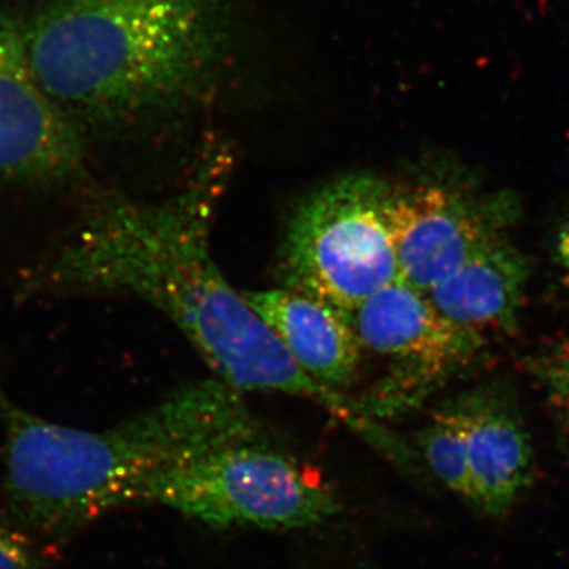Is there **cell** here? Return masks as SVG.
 <instances>
[{
	"label": "cell",
	"mask_w": 569,
	"mask_h": 569,
	"mask_svg": "<svg viewBox=\"0 0 569 569\" xmlns=\"http://www.w3.org/2000/svg\"><path fill=\"white\" fill-rule=\"evenodd\" d=\"M227 176L228 163L216 156L162 203L103 197L26 277L22 291L140 299L170 318L213 377L239 395L310 400L381 456L391 455L396 433L370 418L356 397L310 380L213 260L211 224Z\"/></svg>",
	"instance_id": "1"
},
{
	"label": "cell",
	"mask_w": 569,
	"mask_h": 569,
	"mask_svg": "<svg viewBox=\"0 0 569 569\" xmlns=\"http://www.w3.org/2000/svg\"><path fill=\"white\" fill-rule=\"evenodd\" d=\"M0 425L7 508L29 533L50 538L141 505L151 482L204 452L258 438L244 396L216 377L103 430L37 417L0 383Z\"/></svg>",
	"instance_id": "2"
},
{
	"label": "cell",
	"mask_w": 569,
	"mask_h": 569,
	"mask_svg": "<svg viewBox=\"0 0 569 569\" xmlns=\"http://www.w3.org/2000/svg\"><path fill=\"white\" fill-rule=\"evenodd\" d=\"M223 40L219 0H44L22 31L33 77L88 146L190 102Z\"/></svg>",
	"instance_id": "3"
},
{
	"label": "cell",
	"mask_w": 569,
	"mask_h": 569,
	"mask_svg": "<svg viewBox=\"0 0 569 569\" xmlns=\"http://www.w3.org/2000/svg\"><path fill=\"white\" fill-rule=\"evenodd\" d=\"M391 182L369 173L337 178L296 208L279 254L280 287L353 316L399 280L389 227Z\"/></svg>",
	"instance_id": "4"
},
{
	"label": "cell",
	"mask_w": 569,
	"mask_h": 569,
	"mask_svg": "<svg viewBox=\"0 0 569 569\" xmlns=\"http://www.w3.org/2000/svg\"><path fill=\"white\" fill-rule=\"evenodd\" d=\"M141 505L173 509L217 529L320 526L340 512L335 490L258 438L212 449L149 485Z\"/></svg>",
	"instance_id": "5"
},
{
	"label": "cell",
	"mask_w": 569,
	"mask_h": 569,
	"mask_svg": "<svg viewBox=\"0 0 569 569\" xmlns=\"http://www.w3.org/2000/svg\"><path fill=\"white\" fill-rule=\"evenodd\" d=\"M362 370L372 380L359 406L385 425L406 418L473 362L482 343L448 323L427 295L397 282L378 291L351 316Z\"/></svg>",
	"instance_id": "6"
},
{
	"label": "cell",
	"mask_w": 569,
	"mask_h": 569,
	"mask_svg": "<svg viewBox=\"0 0 569 569\" xmlns=\"http://www.w3.org/2000/svg\"><path fill=\"white\" fill-rule=\"evenodd\" d=\"M88 148L33 77L22 32L0 20V183L81 181Z\"/></svg>",
	"instance_id": "7"
},
{
	"label": "cell",
	"mask_w": 569,
	"mask_h": 569,
	"mask_svg": "<svg viewBox=\"0 0 569 569\" xmlns=\"http://www.w3.org/2000/svg\"><path fill=\"white\" fill-rule=\"evenodd\" d=\"M388 212L399 280L425 295L500 233L485 204L443 182L391 183Z\"/></svg>",
	"instance_id": "8"
},
{
	"label": "cell",
	"mask_w": 569,
	"mask_h": 569,
	"mask_svg": "<svg viewBox=\"0 0 569 569\" xmlns=\"http://www.w3.org/2000/svg\"><path fill=\"white\" fill-rule=\"evenodd\" d=\"M242 293L310 380L355 397L351 392L361 385L362 358L350 316L290 288Z\"/></svg>",
	"instance_id": "9"
},
{
	"label": "cell",
	"mask_w": 569,
	"mask_h": 569,
	"mask_svg": "<svg viewBox=\"0 0 569 569\" xmlns=\"http://www.w3.org/2000/svg\"><path fill=\"white\" fill-rule=\"evenodd\" d=\"M458 400L473 486L471 507L490 518H503L531 481L529 433L507 392L479 388Z\"/></svg>",
	"instance_id": "10"
},
{
	"label": "cell",
	"mask_w": 569,
	"mask_h": 569,
	"mask_svg": "<svg viewBox=\"0 0 569 569\" xmlns=\"http://www.w3.org/2000/svg\"><path fill=\"white\" fill-rule=\"evenodd\" d=\"M527 279L526 258L498 233L427 298L448 323L486 342L490 332L515 328Z\"/></svg>",
	"instance_id": "11"
},
{
	"label": "cell",
	"mask_w": 569,
	"mask_h": 569,
	"mask_svg": "<svg viewBox=\"0 0 569 569\" xmlns=\"http://www.w3.org/2000/svg\"><path fill=\"white\" fill-rule=\"evenodd\" d=\"M417 451L422 466L443 482L452 493L473 503L470 468H468L466 432L458 397L436 408L419 430Z\"/></svg>",
	"instance_id": "12"
},
{
	"label": "cell",
	"mask_w": 569,
	"mask_h": 569,
	"mask_svg": "<svg viewBox=\"0 0 569 569\" xmlns=\"http://www.w3.org/2000/svg\"><path fill=\"white\" fill-rule=\"evenodd\" d=\"M0 569H43L32 535L0 505Z\"/></svg>",
	"instance_id": "13"
},
{
	"label": "cell",
	"mask_w": 569,
	"mask_h": 569,
	"mask_svg": "<svg viewBox=\"0 0 569 569\" xmlns=\"http://www.w3.org/2000/svg\"><path fill=\"white\" fill-rule=\"evenodd\" d=\"M548 391L549 403L569 445V346L545 356L537 367Z\"/></svg>",
	"instance_id": "14"
},
{
	"label": "cell",
	"mask_w": 569,
	"mask_h": 569,
	"mask_svg": "<svg viewBox=\"0 0 569 569\" xmlns=\"http://www.w3.org/2000/svg\"><path fill=\"white\" fill-rule=\"evenodd\" d=\"M559 257L561 263L569 269V223L561 230L559 236Z\"/></svg>",
	"instance_id": "15"
}]
</instances>
